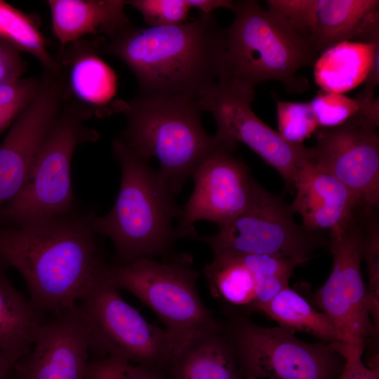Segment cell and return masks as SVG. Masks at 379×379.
I'll list each match as a JSON object with an SVG mask.
<instances>
[{
    "label": "cell",
    "instance_id": "4dcf8cb0",
    "mask_svg": "<svg viewBox=\"0 0 379 379\" xmlns=\"http://www.w3.org/2000/svg\"><path fill=\"white\" fill-rule=\"evenodd\" d=\"M87 379H161L157 372L128 361L105 357L91 360Z\"/></svg>",
    "mask_w": 379,
    "mask_h": 379
},
{
    "label": "cell",
    "instance_id": "f1b7e54d",
    "mask_svg": "<svg viewBox=\"0 0 379 379\" xmlns=\"http://www.w3.org/2000/svg\"><path fill=\"white\" fill-rule=\"evenodd\" d=\"M278 133L293 144H302L319 125L310 102L279 101L277 104Z\"/></svg>",
    "mask_w": 379,
    "mask_h": 379
},
{
    "label": "cell",
    "instance_id": "6da1fadb",
    "mask_svg": "<svg viewBox=\"0 0 379 379\" xmlns=\"http://www.w3.org/2000/svg\"><path fill=\"white\" fill-rule=\"evenodd\" d=\"M93 211H76L19 227H0V260L22 277L35 309L53 314L77 305L107 263Z\"/></svg>",
    "mask_w": 379,
    "mask_h": 379
},
{
    "label": "cell",
    "instance_id": "603a6c76",
    "mask_svg": "<svg viewBox=\"0 0 379 379\" xmlns=\"http://www.w3.org/2000/svg\"><path fill=\"white\" fill-rule=\"evenodd\" d=\"M64 62L70 67L69 84L74 95L85 104L102 105L114 95L116 77L112 69L98 57V41L73 43Z\"/></svg>",
    "mask_w": 379,
    "mask_h": 379
},
{
    "label": "cell",
    "instance_id": "ffe728a7",
    "mask_svg": "<svg viewBox=\"0 0 379 379\" xmlns=\"http://www.w3.org/2000/svg\"><path fill=\"white\" fill-rule=\"evenodd\" d=\"M168 369L175 379H241L223 325L190 342L175 355Z\"/></svg>",
    "mask_w": 379,
    "mask_h": 379
},
{
    "label": "cell",
    "instance_id": "277c9868",
    "mask_svg": "<svg viewBox=\"0 0 379 379\" xmlns=\"http://www.w3.org/2000/svg\"><path fill=\"white\" fill-rule=\"evenodd\" d=\"M114 109L126 119L119 137L139 157L159 161L157 170L175 196L218 142L205 131L195 98L136 95Z\"/></svg>",
    "mask_w": 379,
    "mask_h": 379
},
{
    "label": "cell",
    "instance_id": "f35d334b",
    "mask_svg": "<svg viewBox=\"0 0 379 379\" xmlns=\"http://www.w3.org/2000/svg\"><path fill=\"white\" fill-rule=\"evenodd\" d=\"M246 379H257V378H246Z\"/></svg>",
    "mask_w": 379,
    "mask_h": 379
},
{
    "label": "cell",
    "instance_id": "d6a6232c",
    "mask_svg": "<svg viewBox=\"0 0 379 379\" xmlns=\"http://www.w3.org/2000/svg\"><path fill=\"white\" fill-rule=\"evenodd\" d=\"M39 79L17 78L0 84V107L20 114L34 98Z\"/></svg>",
    "mask_w": 379,
    "mask_h": 379
},
{
    "label": "cell",
    "instance_id": "d4e9b609",
    "mask_svg": "<svg viewBox=\"0 0 379 379\" xmlns=\"http://www.w3.org/2000/svg\"><path fill=\"white\" fill-rule=\"evenodd\" d=\"M204 274L214 298L233 306L251 307L255 297V278L237 254H214Z\"/></svg>",
    "mask_w": 379,
    "mask_h": 379
},
{
    "label": "cell",
    "instance_id": "8d00e7d4",
    "mask_svg": "<svg viewBox=\"0 0 379 379\" xmlns=\"http://www.w3.org/2000/svg\"><path fill=\"white\" fill-rule=\"evenodd\" d=\"M19 359L14 355L0 351V379H9L13 368Z\"/></svg>",
    "mask_w": 379,
    "mask_h": 379
},
{
    "label": "cell",
    "instance_id": "ac0fdd59",
    "mask_svg": "<svg viewBox=\"0 0 379 379\" xmlns=\"http://www.w3.org/2000/svg\"><path fill=\"white\" fill-rule=\"evenodd\" d=\"M291 204L307 230L329 232L345 224L359 208L354 195L337 178L311 159L300 171Z\"/></svg>",
    "mask_w": 379,
    "mask_h": 379
},
{
    "label": "cell",
    "instance_id": "1f68e13d",
    "mask_svg": "<svg viewBox=\"0 0 379 379\" xmlns=\"http://www.w3.org/2000/svg\"><path fill=\"white\" fill-rule=\"evenodd\" d=\"M235 254L251 272L255 284L260 281L274 277L290 279L295 267L301 265L293 258L281 255Z\"/></svg>",
    "mask_w": 379,
    "mask_h": 379
},
{
    "label": "cell",
    "instance_id": "7c38bea8",
    "mask_svg": "<svg viewBox=\"0 0 379 379\" xmlns=\"http://www.w3.org/2000/svg\"><path fill=\"white\" fill-rule=\"evenodd\" d=\"M254 88L241 81L223 79L197 100L202 111L214 118L216 138L247 145L277 170L287 190L293 193L300 171L312 159V148L288 142L253 112Z\"/></svg>",
    "mask_w": 379,
    "mask_h": 379
},
{
    "label": "cell",
    "instance_id": "836d02e7",
    "mask_svg": "<svg viewBox=\"0 0 379 379\" xmlns=\"http://www.w3.org/2000/svg\"><path fill=\"white\" fill-rule=\"evenodd\" d=\"M25 71V63L20 51L0 39V84L20 78Z\"/></svg>",
    "mask_w": 379,
    "mask_h": 379
},
{
    "label": "cell",
    "instance_id": "d590c367",
    "mask_svg": "<svg viewBox=\"0 0 379 379\" xmlns=\"http://www.w3.org/2000/svg\"><path fill=\"white\" fill-rule=\"evenodd\" d=\"M190 8H196L201 14H212L213 11L218 8L231 9L233 1L232 0H186Z\"/></svg>",
    "mask_w": 379,
    "mask_h": 379
},
{
    "label": "cell",
    "instance_id": "3957f363",
    "mask_svg": "<svg viewBox=\"0 0 379 379\" xmlns=\"http://www.w3.org/2000/svg\"><path fill=\"white\" fill-rule=\"evenodd\" d=\"M113 155L121 168L116 201L105 215L95 214L93 227L109 238L114 248V265H126L141 258L173 254L182 239L173 227L182 208L175 204L166 181L148 161L137 156L119 138L112 142Z\"/></svg>",
    "mask_w": 379,
    "mask_h": 379
},
{
    "label": "cell",
    "instance_id": "5bb4252c",
    "mask_svg": "<svg viewBox=\"0 0 379 379\" xmlns=\"http://www.w3.org/2000/svg\"><path fill=\"white\" fill-rule=\"evenodd\" d=\"M378 124L359 114L340 126L321 128L311 147V161L341 182L367 213L377 212L379 206Z\"/></svg>",
    "mask_w": 379,
    "mask_h": 379
},
{
    "label": "cell",
    "instance_id": "484cf974",
    "mask_svg": "<svg viewBox=\"0 0 379 379\" xmlns=\"http://www.w3.org/2000/svg\"><path fill=\"white\" fill-rule=\"evenodd\" d=\"M0 39L33 55L45 70L62 69L48 51L46 41L31 16L3 0H0Z\"/></svg>",
    "mask_w": 379,
    "mask_h": 379
},
{
    "label": "cell",
    "instance_id": "5b68a950",
    "mask_svg": "<svg viewBox=\"0 0 379 379\" xmlns=\"http://www.w3.org/2000/svg\"><path fill=\"white\" fill-rule=\"evenodd\" d=\"M230 10L234 20L225 29L223 79H236L253 87L275 80L292 93L307 90V80L297 73L313 66L319 55L287 20L274 9L263 8L255 0L233 1Z\"/></svg>",
    "mask_w": 379,
    "mask_h": 379
},
{
    "label": "cell",
    "instance_id": "cb8c5ba5",
    "mask_svg": "<svg viewBox=\"0 0 379 379\" xmlns=\"http://www.w3.org/2000/svg\"><path fill=\"white\" fill-rule=\"evenodd\" d=\"M260 311L291 333L305 332L325 343L336 341L335 329L329 318L289 286L283 288Z\"/></svg>",
    "mask_w": 379,
    "mask_h": 379
},
{
    "label": "cell",
    "instance_id": "7a4b0ae2",
    "mask_svg": "<svg viewBox=\"0 0 379 379\" xmlns=\"http://www.w3.org/2000/svg\"><path fill=\"white\" fill-rule=\"evenodd\" d=\"M99 46L131 70L140 96L198 98L225 76V29L213 13L171 26L131 24Z\"/></svg>",
    "mask_w": 379,
    "mask_h": 379
},
{
    "label": "cell",
    "instance_id": "9a60e30c",
    "mask_svg": "<svg viewBox=\"0 0 379 379\" xmlns=\"http://www.w3.org/2000/svg\"><path fill=\"white\" fill-rule=\"evenodd\" d=\"M65 90L62 69L45 70L34 98L0 143V208L25 185L36 155L62 107Z\"/></svg>",
    "mask_w": 379,
    "mask_h": 379
},
{
    "label": "cell",
    "instance_id": "4fadbf2b",
    "mask_svg": "<svg viewBox=\"0 0 379 379\" xmlns=\"http://www.w3.org/2000/svg\"><path fill=\"white\" fill-rule=\"evenodd\" d=\"M218 140L192 175L194 190L181 210L176 227L182 239L195 240L198 233L194 223L199 220L223 228L251 199L256 182L244 161L234 154L237 144Z\"/></svg>",
    "mask_w": 379,
    "mask_h": 379
},
{
    "label": "cell",
    "instance_id": "f546056e",
    "mask_svg": "<svg viewBox=\"0 0 379 379\" xmlns=\"http://www.w3.org/2000/svg\"><path fill=\"white\" fill-rule=\"evenodd\" d=\"M149 27H164L186 22L191 9L186 0H130Z\"/></svg>",
    "mask_w": 379,
    "mask_h": 379
},
{
    "label": "cell",
    "instance_id": "44dd1931",
    "mask_svg": "<svg viewBox=\"0 0 379 379\" xmlns=\"http://www.w3.org/2000/svg\"><path fill=\"white\" fill-rule=\"evenodd\" d=\"M379 42L345 41L321 53L314 64V79L321 91L344 93L364 82Z\"/></svg>",
    "mask_w": 379,
    "mask_h": 379
},
{
    "label": "cell",
    "instance_id": "83f0119b",
    "mask_svg": "<svg viewBox=\"0 0 379 379\" xmlns=\"http://www.w3.org/2000/svg\"><path fill=\"white\" fill-rule=\"evenodd\" d=\"M364 225L363 259L368 267L366 286L368 311L375 330L379 329V225L376 213L360 211Z\"/></svg>",
    "mask_w": 379,
    "mask_h": 379
},
{
    "label": "cell",
    "instance_id": "7402d4cb",
    "mask_svg": "<svg viewBox=\"0 0 379 379\" xmlns=\"http://www.w3.org/2000/svg\"><path fill=\"white\" fill-rule=\"evenodd\" d=\"M0 260V351L20 359L32 345L42 316L12 283Z\"/></svg>",
    "mask_w": 379,
    "mask_h": 379
},
{
    "label": "cell",
    "instance_id": "8fae6325",
    "mask_svg": "<svg viewBox=\"0 0 379 379\" xmlns=\"http://www.w3.org/2000/svg\"><path fill=\"white\" fill-rule=\"evenodd\" d=\"M291 204L255 183L247 207L219 232L197 235L213 254H276L304 265L318 248L328 246V239L298 225Z\"/></svg>",
    "mask_w": 379,
    "mask_h": 379
},
{
    "label": "cell",
    "instance_id": "9c48e42d",
    "mask_svg": "<svg viewBox=\"0 0 379 379\" xmlns=\"http://www.w3.org/2000/svg\"><path fill=\"white\" fill-rule=\"evenodd\" d=\"M222 325L246 378L335 379L345 362L333 342H305L279 326H261L239 314Z\"/></svg>",
    "mask_w": 379,
    "mask_h": 379
},
{
    "label": "cell",
    "instance_id": "52a82bcc",
    "mask_svg": "<svg viewBox=\"0 0 379 379\" xmlns=\"http://www.w3.org/2000/svg\"><path fill=\"white\" fill-rule=\"evenodd\" d=\"M92 114L81 102L62 105L21 192L0 208V227H19L75 211L71 167L80 145L99 138L85 124Z\"/></svg>",
    "mask_w": 379,
    "mask_h": 379
},
{
    "label": "cell",
    "instance_id": "2e32d148",
    "mask_svg": "<svg viewBox=\"0 0 379 379\" xmlns=\"http://www.w3.org/2000/svg\"><path fill=\"white\" fill-rule=\"evenodd\" d=\"M318 55L345 41L379 39L378 0H270Z\"/></svg>",
    "mask_w": 379,
    "mask_h": 379
},
{
    "label": "cell",
    "instance_id": "4316f807",
    "mask_svg": "<svg viewBox=\"0 0 379 379\" xmlns=\"http://www.w3.org/2000/svg\"><path fill=\"white\" fill-rule=\"evenodd\" d=\"M319 127L340 126L359 114L379 119L378 98H351L343 93L319 91L310 102Z\"/></svg>",
    "mask_w": 379,
    "mask_h": 379
},
{
    "label": "cell",
    "instance_id": "d6986e66",
    "mask_svg": "<svg viewBox=\"0 0 379 379\" xmlns=\"http://www.w3.org/2000/svg\"><path fill=\"white\" fill-rule=\"evenodd\" d=\"M53 31L61 47L85 35L109 39L131 25L124 0H49Z\"/></svg>",
    "mask_w": 379,
    "mask_h": 379
},
{
    "label": "cell",
    "instance_id": "ab89813d",
    "mask_svg": "<svg viewBox=\"0 0 379 379\" xmlns=\"http://www.w3.org/2000/svg\"><path fill=\"white\" fill-rule=\"evenodd\" d=\"M10 379V378H9Z\"/></svg>",
    "mask_w": 379,
    "mask_h": 379
},
{
    "label": "cell",
    "instance_id": "ba28073f",
    "mask_svg": "<svg viewBox=\"0 0 379 379\" xmlns=\"http://www.w3.org/2000/svg\"><path fill=\"white\" fill-rule=\"evenodd\" d=\"M107 273L77 304L90 354L95 359H122L157 373L168 369L178 352L174 340L165 328L147 321L126 302Z\"/></svg>",
    "mask_w": 379,
    "mask_h": 379
},
{
    "label": "cell",
    "instance_id": "e575fe53",
    "mask_svg": "<svg viewBox=\"0 0 379 379\" xmlns=\"http://www.w3.org/2000/svg\"><path fill=\"white\" fill-rule=\"evenodd\" d=\"M345 362L338 379H379L378 355L370 365L361 360V355L347 354L343 357Z\"/></svg>",
    "mask_w": 379,
    "mask_h": 379
},
{
    "label": "cell",
    "instance_id": "e0dca14e",
    "mask_svg": "<svg viewBox=\"0 0 379 379\" xmlns=\"http://www.w3.org/2000/svg\"><path fill=\"white\" fill-rule=\"evenodd\" d=\"M49 316L41 319L11 379H87L89 340L77 305Z\"/></svg>",
    "mask_w": 379,
    "mask_h": 379
},
{
    "label": "cell",
    "instance_id": "74e56055",
    "mask_svg": "<svg viewBox=\"0 0 379 379\" xmlns=\"http://www.w3.org/2000/svg\"><path fill=\"white\" fill-rule=\"evenodd\" d=\"M20 114L0 107V133L12 125Z\"/></svg>",
    "mask_w": 379,
    "mask_h": 379
},
{
    "label": "cell",
    "instance_id": "30bf717a",
    "mask_svg": "<svg viewBox=\"0 0 379 379\" xmlns=\"http://www.w3.org/2000/svg\"><path fill=\"white\" fill-rule=\"evenodd\" d=\"M364 225L358 211L340 227L330 232L328 247L333 257L331 274L314 295V302L336 332L335 348L343 356L363 354L367 341L378 336L367 302L361 270Z\"/></svg>",
    "mask_w": 379,
    "mask_h": 379
},
{
    "label": "cell",
    "instance_id": "8992f818",
    "mask_svg": "<svg viewBox=\"0 0 379 379\" xmlns=\"http://www.w3.org/2000/svg\"><path fill=\"white\" fill-rule=\"evenodd\" d=\"M192 264L190 254L173 253L162 261L146 257L126 265H110L107 273L116 288L133 294L156 314L178 352L198 336L222 328L199 294V272Z\"/></svg>",
    "mask_w": 379,
    "mask_h": 379
}]
</instances>
